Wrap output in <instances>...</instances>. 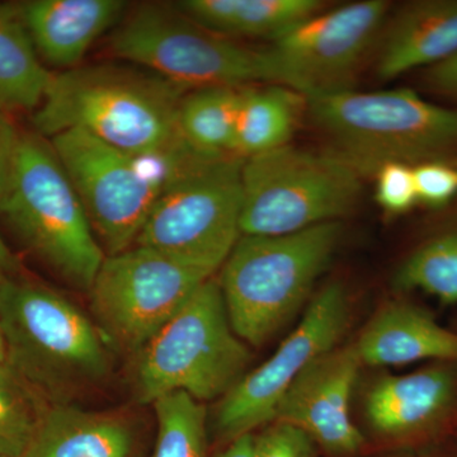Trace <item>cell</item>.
<instances>
[{
	"label": "cell",
	"instance_id": "obj_1",
	"mask_svg": "<svg viewBox=\"0 0 457 457\" xmlns=\"http://www.w3.org/2000/svg\"><path fill=\"white\" fill-rule=\"evenodd\" d=\"M185 92L154 73L75 66L51 77L32 122L42 137L82 130L128 154H149L183 140L179 108Z\"/></svg>",
	"mask_w": 457,
	"mask_h": 457
},
{
	"label": "cell",
	"instance_id": "obj_2",
	"mask_svg": "<svg viewBox=\"0 0 457 457\" xmlns=\"http://www.w3.org/2000/svg\"><path fill=\"white\" fill-rule=\"evenodd\" d=\"M4 362L49 403L110 375L111 345L97 324L47 286L7 275L0 288Z\"/></svg>",
	"mask_w": 457,
	"mask_h": 457
},
{
	"label": "cell",
	"instance_id": "obj_3",
	"mask_svg": "<svg viewBox=\"0 0 457 457\" xmlns=\"http://www.w3.org/2000/svg\"><path fill=\"white\" fill-rule=\"evenodd\" d=\"M342 237L327 222L279 237L240 236L219 279L236 335L260 347L303 308Z\"/></svg>",
	"mask_w": 457,
	"mask_h": 457
},
{
	"label": "cell",
	"instance_id": "obj_4",
	"mask_svg": "<svg viewBox=\"0 0 457 457\" xmlns=\"http://www.w3.org/2000/svg\"><path fill=\"white\" fill-rule=\"evenodd\" d=\"M314 122L361 173L386 163L416 167L457 153V110L414 90L354 89L305 98Z\"/></svg>",
	"mask_w": 457,
	"mask_h": 457
},
{
	"label": "cell",
	"instance_id": "obj_5",
	"mask_svg": "<svg viewBox=\"0 0 457 457\" xmlns=\"http://www.w3.org/2000/svg\"><path fill=\"white\" fill-rule=\"evenodd\" d=\"M0 213L33 255L89 290L106 255L56 153L38 134L20 137Z\"/></svg>",
	"mask_w": 457,
	"mask_h": 457
},
{
	"label": "cell",
	"instance_id": "obj_6",
	"mask_svg": "<svg viewBox=\"0 0 457 457\" xmlns=\"http://www.w3.org/2000/svg\"><path fill=\"white\" fill-rule=\"evenodd\" d=\"M251 360L228 320L219 279L212 278L137 354L135 395L141 404L173 393L200 403L221 399Z\"/></svg>",
	"mask_w": 457,
	"mask_h": 457
},
{
	"label": "cell",
	"instance_id": "obj_7",
	"mask_svg": "<svg viewBox=\"0 0 457 457\" xmlns=\"http://www.w3.org/2000/svg\"><path fill=\"white\" fill-rule=\"evenodd\" d=\"M362 173L341 155L291 145L245 159L240 234L279 237L336 222L356 206Z\"/></svg>",
	"mask_w": 457,
	"mask_h": 457
},
{
	"label": "cell",
	"instance_id": "obj_8",
	"mask_svg": "<svg viewBox=\"0 0 457 457\" xmlns=\"http://www.w3.org/2000/svg\"><path fill=\"white\" fill-rule=\"evenodd\" d=\"M114 55L145 66L182 89L279 84L269 49L243 46L198 25L182 12L145 7L126 21L110 42Z\"/></svg>",
	"mask_w": 457,
	"mask_h": 457
},
{
	"label": "cell",
	"instance_id": "obj_9",
	"mask_svg": "<svg viewBox=\"0 0 457 457\" xmlns=\"http://www.w3.org/2000/svg\"><path fill=\"white\" fill-rule=\"evenodd\" d=\"M213 276L147 246L107 255L88 290L90 309L111 345L139 354Z\"/></svg>",
	"mask_w": 457,
	"mask_h": 457
},
{
	"label": "cell",
	"instance_id": "obj_10",
	"mask_svg": "<svg viewBox=\"0 0 457 457\" xmlns=\"http://www.w3.org/2000/svg\"><path fill=\"white\" fill-rule=\"evenodd\" d=\"M239 156L204 164L155 201L135 245L147 246L215 273L240 236Z\"/></svg>",
	"mask_w": 457,
	"mask_h": 457
},
{
	"label": "cell",
	"instance_id": "obj_11",
	"mask_svg": "<svg viewBox=\"0 0 457 457\" xmlns=\"http://www.w3.org/2000/svg\"><path fill=\"white\" fill-rule=\"evenodd\" d=\"M350 320L345 285L333 281L321 287L275 353L222 396L215 416L219 438L228 444L272 423L291 385L315 360L338 347Z\"/></svg>",
	"mask_w": 457,
	"mask_h": 457
},
{
	"label": "cell",
	"instance_id": "obj_12",
	"mask_svg": "<svg viewBox=\"0 0 457 457\" xmlns=\"http://www.w3.org/2000/svg\"><path fill=\"white\" fill-rule=\"evenodd\" d=\"M50 144L102 248L108 255L130 249L161 196L134 155L82 130L60 132Z\"/></svg>",
	"mask_w": 457,
	"mask_h": 457
},
{
	"label": "cell",
	"instance_id": "obj_13",
	"mask_svg": "<svg viewBox=\"0 0 457 457\" xmlns=\"http://www.w3.org/2000/svg\"><path fill=\"white\" fill-rule=\"evenodd\" d=\"M389 3L363 0L320 12L272 42L270 55L282 86L303 97L352 88V80L378 40Z\"/></svg>",
	"mask_w": 457,
	"mask_h": 457
},
{
	"label": "cell",
	"instance_id": "obj_14",
	"mask_svg": "<svg viewBox=\"0 0 457 457\" xmlns=\"http://www.w3.org/2000/svg\"><path fill=\"white\" fill-rule=\"evenodd\" d=\"M361 365L353 345L319 357L285 394L273 422L302 429L330 455L359 453L365 440L352 420L351 398Z\"/></svg>",
	"mask_w": 457,
	"mask_h": 457
},
{
	"label": "cell",
	"instance_id": "obj_15",
	"mask_svg": "<svg viewBox=\"0 0 457 457\" xmlns=\"http://www.w3.org/2000/svg\"><path fill=\"white\" fill-rule=\"evenodd\" d=\"M143 447L130 416L50 403L22 457H143Z\"/></svg>",
	"mask_w": 457,
	"mask_h": 457
},
{
	"label": "cell",
	"instance_id": "obj_16",
	"mask_svg": "<svg viewBox=\"0 0 457 457\" xmlns=\"http://www.w3.org/2000/svg\"><path fill=\"white\" fill-rule=\"evenodd\" d=\"M456 389V374L450 366L383 376L366 395V418L370 427L385 437L411 435L436 422L451 407Z\"/></svg>",
	"mask_w": 457,
	"mask_h": 457
},
{
	"label": "cell",
	"instance_id": "obj_17",
	"mask_svg": "<svg viewBox=\"0 0 457 457\" xmlns=\"http://www.w3.org/2000/svg\"><path fill=\"white\" fill-rule=\"evenodd\" d=\"M33 46L50 64L73 69L126 8L121 0H32L18 5Z\"/></svg>",
	"mask_w": 457,
	"mask_h": 457
},
{
	"label": "cell",
	"instance_id": "obj_18",
	"mask_svg": "<svg viewBox=\"0 0 457 457\" xmlns=\"http://www.w3.org/2000/svg\"><path fill=\"white\" fill-rule=\"evenodd\" d=\"M457 53V0H420L389 22L376 71L383 80L438 64Z\"/></svg>",
	"mask_w": 457,
	"mask_h": 457
},
{
	"label": "cell",
	"instance_id": "obj_19",
	"mask_svg": "<svg viewBox=\"0 0 457 457\" xmlns=\"http://www.w3.org/2000/svg\"><path fill=\"white\" fill-rule=\"evenodd\" d=\"M353 345L361 363L369 366L408 365L423 360L457 362V333L407 303L384 306Z\"/></svg>",
	"mask_w": 457,
	"mask_h": 457
},
{
	"label": "cell",
	"instance_id": "obj_20",
	"mask_svg": "<svg viewBox=\"0 0 457 457\" xmlns=\"http://www.w3.org/2000/svg\"><path fill=\"white\" fill-rule=\"evenodd\" d=\"M326 7L320 0H186L177 5L198 25L225 37L272 42Z\"/></svg>",
	"mask_w": 457,
	"mask_h": 457
},
{
	"label": "cell",
	"instance_id": "obj_21",
	"mask_svg": "<svg viewBox=\"0 0 457 457\" xmlns=\"http://www.w3.org/2000/svg\"><path fill=\"white\" fill-rule=\"evenodd\" d=\"M51 77L38 59L20 7L0 3V111L36 110Z\"/></svg>",
	"mask_w": 457,
	"mask_h": 457
},
{
	"label": "cell",
	"instance_id": "obj_22",
	"mask_svg": "<svg viewBox=\"0 0 457 457\" xmlns=\"http://www.w3.org/2000/svg\"><path fill=\"white\" fill-rule=\"evenodd\" d=\"M299 93L279 84L243 87L237 112L236 155L246 159L288 145L299 112ZM305 98V97H303Z\"/></svg>",
	"mask_w": 457,
	"mask_h": 457
},
{
	"label": "cell",
	"instance_id": "obj_23",
	"mask_svg": "<svg viewBox=\"0 0 457 457\" xmlns=\"http://www.w3.org/2000/svg\"><path fill=\"white\" fill-rule=\"evenodd\" d=\"M240 92L234 87H212L183 96L179 129L186 143L204 155L237 156Z\"/></svg>",
	"mask_w": 457,
	"mask_h": 457
},
{
	"label": "cell",
	"instance_id": "obj_24",
	"mask_svg": "<svg viewBox=\"0 0 457 457\" xmlns=\"http://www.w3.org/2000/svg\"><path fill=\"white\" fill-rule=\"evenodd\" d=\"M156 438L147 457H206L207 413L204 403L173 393L153 403Z\"/></svg>",
	"mask_w": 457,
	"mask_h": 457
},
{
	"label": "cell",
	"instance_id": "obj_25",
	"mask_svg": "<svg viewBox=\"0 0 457 457\" xmlns=\"http://www.w3.org/2000/svg\"><path fill=\"white\" fill-rule=\"evenodd\" d=\"M395 284L431 295L445 305L457 303V227L431 237L409 255Z\"/></svg>",
	"mask_w": 457,
	"mask_h": 457
},
{
	"label": "cell",
	"instance_id": "obj_26",
	"mask_svg": "<svg viewBox=\"0 0 457 457\" xmlns=\"http://www.w3.org/2000/svg\"><path fill=\"white\" fill-rule=\"evenodd\" d=\"M47 402L0 362V457H22L29 447Z\"/></svg>",
	"mask_w": 457,
	"mask_h": 457
},
{
	"label": "cell",
	"instance_id": "obj_27",
	"mask_svg": "<svg viewBox=\"0 0 457 457\" xmlns=\"http://www.w3.org/2000/svg\"><path fill=\"white\" fill-rule=\"evenodd\" d=\"M376 174V201L389 215H400L418 204L414 170L411 165L386 163Z\"/></svg>",
	"mask_w": 457,
	"mask_h": 457
},
{
	"label": "cell",
	"instance_id": "obj_28",
	"mask_svg": "<svg viewBox=\"0 0 457 457\" xmlns=\"http://www.w3.org/2000/svg\"><path fill=\"white\" fill-rule=\"evenodd\" d=\"M253 457H318V446L302 429L272 422L254 435Z\"/></svg>",
	"mask_w": 457,
	"mask_h": 457
},
{
	"label": "cell",
	"instance_id": "obj_29",
	"mask_svg": "<svg viewBox=\"0 0 457 457\" xmlns=\"http://www.w3.org/2000/svg\"><path fill=\"white\" fill-rule=\"evenodd\" d=\"M418 203L442 207L457 196V167L446 162H428L413 167Z\"/></svg>",
	"mask_w": 457,
	"mask_h": 457
},
{
	"label": "cell",
	"instance_id": "obj_30",
	"mask_svg": "<svg viewBox=\"0 0 457 457\" xmlns=\"http://www.w3.org/2000/svg\"><path fill=\"white\" fill-rule=\"evenodd\" d=\"M427 89L457 102V53L438 64L429 66L422 73Z\"/></svg>",
	"mask_w": 457,
	"mask_h": 457
},
{
	"label": "cell",
	"instance_id": "obj_31",
	"mask_svg": "<svg viewBox=\"0 0 457 457\" xmlns=\"http://www.w3.org/2000/svg\"><path fill=\"white\" fill-rule=\"evenodd\" d=\"M14 126L0 111V201L7 194L20 141Z\"/></svg>",
	"mask_w": 457,
	"mask_h": 457
},
{
	"label": "cell",
	"instance_id": "obj_32",
	"mask_svg": "<svg viewBox=\"0 0 457 457\" xmlns=\"http://www.w3.org/2000/svg\"><path fill=\"white\" fill-rule=\"evenodd\" d=\"M253 447L254 435L249 433L228 442L227 446L213 457H253Z\"/></svg>",
	"mask_w": 457,
	"mask_h": 457
},
{
	"label": "cell",
	"instance_id": "obj_33",
	"mask_svg": "<svg viewBox=\"0 0 457 457\" xmlns=\"http://www.w3.org/2000/svg\"><path fill=\"white\" fill-rule=\"evenodd\" d=\"M9 267L3 264L0 262V288H2L3 282H4L5 278L9 273ZM5 353H4V342H3V335H2V327H0V362H4Z\"/></svg>",
	"mask_w": 457,
	"mask_h": 457
},
{
	"label": "cell",
	"instance_id": "obj_34",
	"mask_svg": "<svg viewBox=\"0 0 457 457\" xmlns=\"http://www.w3.org/2000/svg\"><path fill=\"white\" fill-rule=\"evenodd\" d=\"M0 262L9 267V269H13L14 267L13 257H12L11 252H9L8 246L5 245L2 236H0Z\"/></svg>",
	"mask_w": 457,
	"mask_h": 457
},
{
	"label": "cell",
	"instance_id": "obj_35",
	"mask_svg": "<svg viewBox=\"0 0 457 457\" xmlns=\"http://www.w3.org/2000/svg\"><path fill=\"white\" fill-rule=\"evenodd\" d=\"M456 167H457V164H456Z\"/></svg>",
	"mask_w": 457,
	"mask_h": 457
}]
</instances>
